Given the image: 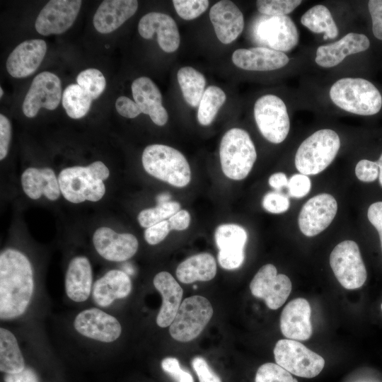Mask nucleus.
Segmentation results:
<instances>
[{
  "instance_id": "nucleus-50",
  "label": "nucleus",
  "mask_w": 382,
  "mask_h": 382,
  "mask_svg": "<svg viewBox=\"0 0 382 382\" xmlns=\"http://www.w3.org/2000/svg\"><path fill=\"white\" fill-rule=\"evenodd\" d=\"M11 137V125L9 120L0 115V159L3 160L8 154Z\"/></svg>"
},
{
  "instance_id": "nucleus-51",
  "label": "nucleus",
  "mask_w": 382,
  "mask_h": 382,
  "mask_svg": "<svg viewBox=\"0 0 382 382\" xmlns=\"http://www.w3.org/2000/svg\"><path fill=\"white\" fill-rule=\"evenodd\" d=\"M170 230L183 231L190 223V213L185 209L179 210L168 219Z\"/></svg>"
},
{
  "instance_id": "nucleus-35",
  "label": "nucleus",
  "mask_w": 382,
  "mask_h": 382,
  "mask_svg": "<svg viewBox=\"0 0 382 382\" xmlns=\"http://www.w3.org/2000/svg\"><path fill=\"white\" fill-rule=\"evenodd\" d=\"M92 98L77 83L67 86L62 93V105L72 119L83 117L89 111Z\"/></svg>"
},
{
  "instance_id": "nucleus-17",
  "label": "nucleus",
  "mask_w": 382,
  "mask_h": 382,
  "mask_svg": "<svg viewBox=\"0 0 382 382\" xmlns=\"http://www.w3.org/2000/svg\"><path fill=\"white\" fill-rule=\"evenodd\" d=\"M75 329L82 335L103 342H111L120 335L119 321L103 311L93 308L79 313L74 320Z\"/></svg>"
},
{
  "instance_id": "nucleus-15",
  "label": "nucleus",
  "mask_w": 382,
  "mask_h": 382,
  "mask_svg": "<svg viewBox=\"0 0 382 382\" xmlns=\"http://www.w3.org/2000/svg\"><path fill=\"white\" fill-rule=\"evenodd\" d=\"M81 4L80 0L50 1L36 18V31L42 35L64 33L74 23Z\"/></svg>"
},
{
  "instance_id": "nucleus-57",
  "label": "nucleus",
  "mask_w": 382,
  "mask_h": 382,
  "mask_svg": "<svg viewBox=\"0 0 382 382\" xmlns=\"http://www.w3.org/2000/svg\"><path fill=\"white\" fill-rule=\"evenodd\" d=\"M3 94H4V91H3L2 88L1 87L0 88V96H1V98L2 97Z\"/></svg>"
},
{
  "instance_id": "nucleus-8",
  "label": "nucleus",
  "mask_w": 382,
  "mask_h": 382,
  "mask_svg": "<svg viewBox=\"0 0 382 382\" xmlns=\"http://www.w3.org/2000/svg\"><path fill=\"white\" fill-rule=\"evenodd\" d=\"M255 43L282 52L294 48L299 39L295 23L288 16H259L252 25Z\"/></svg>"
},
{
  "instance_id": "nucleus-22",
  "label": "nucleus",
  "mask_w": 382,
  "mask_h": 382,
  "mask_svg": "<svg viewBox=\"0 0 382 382\" xmlns=\"http://www.w3.org/2000/svg\"><path fill=\"white\" fill-rule=\"evenodd\" d=\"M209 19L217 38L224 44H230L242 33L243 15L231 1L222 0L210 8Z\"/></svg>"
},
{
  "instance_id": "nucleus-45",
  "label": "nucleus",
  "mask_w": 382,
  "mask_h": 382,
  "mask_svg": "<svg viewBox=\"0 0 382 382\" xmlns=\"http://www.w3.org/2000/svg\"><path fill=\"white\" fill-rule=\"evenodd\" d=\"M357 178L364 183H371L376 180L379 175V168L377 161L367 159L359 161L355 167Z\"/></svg>"
},
{
  "instance_id": "nucleus-12",
  "label": "nucleus",
  "mask_w": 382,
  "mask_h": 382,
  "mask_svg": "<svg viewBox=\"0 0 382 382\" xmlns=\"http://www.w3.org/2000/svg\"><path fill=\"white\" fill-rule=\"evenodd\" d=\"M291 288L290 279L285 274H277V268L272 264L263 265L250 284L253 296L263 299L272 310L278 309L285 303Z\"/></svg>"
},
{
  "instance_id": "nucleus-30",
  "label": "nucleus",
  "mask_w": 382,
  "mask_h": 382,
  "mask_svg": "<svg viewBox=\"0 0 382 382\" xmlns=\"http://www.w3.org/2000/svg\"><path fill=\"white\" fill-rule=\"evenodd\" d=\"M92 286V270L89 260L83 256L73 258L65 277V289L72 301L82 302L90 295Z\"/></svg>"
},
{
  "instance_id": "nucleus-10",
  "label": "nucleus",
  "mask_w": 382,
  "mask_h": 382,
  "mask_svg": "<svg viewBox=\"0 0 382 382\" xmlns=\"http://www.w3.org/2000/svg\"><path fill=\"white\" fill-rule=\"evenodd\" d=\"M254 117L262 135L273 144L282 143L287 137L290 121L284 101L273 94L259 98L254 105Z\"/></svg>"
},
{
  "instance_id": "nucleus-49",
  "label": "nucleus",
  "mask_w": 382,
  "mask_h": 382,
  "mask_svg": "<svg viewBox=\"0 0 382 382\" xmlns=\"http://www.w3.org/2000/svg\"><path fill=\"white\" fill-rule=\"evenodd\" d=\"M115 108L120 115L127 118H134L142 113L136 102L126 96L116 100Z\"/></svg>"
},
{
  "instance_id": "nucleus-36",
  "label": "nucleus",
  "mask_w": 382,
  "mask_h": 382,
  "mask_svg": "<svg viewBox=\"0 0 382 382\" xmlns=\"http://www.w3.org/2000/svg\"><path fill=\"white\" fill-rule=\"evenodd\" d=\"M226 99L225 93L219 87L210 86L205 90L197 111V120L204 126L210 125Z\"/></svg>"
},
{
  "instance_id": "nucleus-43",
  "label": "nucleus",
  "mask_w": 382,
  "mask_h": 382,
  "mask_svg": "<svg viewBox=\"0 0 382 382\" xmlns=\"http://www.w3.org/2000/svg\"><path fill=\"white\" fill-rule=\"evenodd\" d=\"M162 369L176 382H194L193 377L181 369L179 361L175 357H166L161 361Z\"/></svg>"
},
{
  "instance_id": "nucleus-23",
  "label": "nucleus",
  "mask_w": 382,
  "mask_h": 382,
  "mask_svg": "<svg viewBox=\"0 0 382 382\" xmlns=\"http://www.w3.org/2000/svg\"><path fill=\"white\" fill-rule=\"evenodd\" d=\"M232 61L237 67L244 70L265 71L284 67L289 59L284 52L265 47H256L235 50Z\"/></svg>"
},
{
  "instance_id": "nucleus-33",
  "label": "nucleus",
  "mask_w": 382,
  "mask_h": 382,
  "mask_svg": "<svg viewBox=\"0 0 382 382\" xmlns=\"http://www.w3.org/2000/svg\"><path fill=\"white\" fill-rule=\"evenodd\" d=\"M303 25L316 33H324L323 39H334L338 28L329 9L321 4L309 8L301 18Z\"/></svg>"
},
{
  "instance_id": "nucleus-16",
  "label": "nucleus",
  "mask_w": 382,
  "mask_h": 382,
  "mask_svg": "<svg viewBox=\"0 0 382 382\" xmlns=\"http://www.w3.org/2000/svg\"><path fill=\"white\" fill-rule=\"evenodd\" d=\"M214 239L219 248L217 257L220 266L229 270L240 267L245 258L246 231L237 224H221L215 231Z\"/></svg>"
},
{
  "instance_id": "nucleus-47",
  "label": "nucleus",
  "mask_w": 382,
  "mask_h": 382,
  "mask_svg": "<svg viewBox=\"0 0 382 382\" xmlns=\"http://www.w3.org/2000/svg\"><path fill=\"white\" fill-rule=\"evenodd\" d=\"M170 231L168 221L164 220L147 228L144 231V238L149 244L156 245L164 240Z\"/></svg>"
},
{
  "instance_id": "nucleus-40",
  "label": "nucleus",
  "mask_w": 382,
  "mask_h": 382,
  "mask_svg": "<svg viewBox=\"0 0 382 382\" xmlns=\"http://www.w3.org/2000/svg\"><path fill=\"white\" fill-rule=\"evenodd\" d=\"M300 0H258V11L266 16H286L301 4Z\"/></svg>"
},
{
  "instance_id": "nucleus-13",
  "label": "nucleus",
  "mask_w": 382,
  "mask_h": 382,
  "mask_svg": "<svg viewBox=\"0 0 382 382\" xmlns=\"http://www.w3.org/2000/svg\"><path fill=\"white\" fill-rule=\"evenodd\" d=\"M62 98L59 78L50 71H42L33 80L23 103V114L34 117L40 108L53 110Z\"/></svg>"
},
{
  "instance_id": "nucleus-32",
  "label": "nucleus",
  "mask_w": 382,
  "mask_h": 382,
  "mask_svg": "<svg viewBox=\"0 0 382 382\" xmlns=\"http://www.w3.org/2000/svg\"><path fill=\"white\" fill-rule=\"evenodd\" d=\"M25 361L16 338L9 330L0 329V370L6 374L20 373Z\"/></svg>"
},
{
  "instance_id": "nucleus-39",
  "label": "nucleus",
  "mask_w": 382,
  "mask_h": 382,
  "mask_svg": "<svg viewBox=\"0 0 382 382\" xmlns=\"http://www.w3.org/2000/svg\"><path fill=\"white\" fill-rule=\"evenodd\" d=\"M255 382H298V381L282 366L270 362L258 368Z\"/></svg>"
},
{
  "instance_id": "nucleus-5",
  "label": "nucleus",
  "mask_w": 382,
  "mask_h": 382,
  "mask_svg": "<svg viewBox=\"0 0 382 382\" xmlns=\"http://www.w3.org/2000/svg\"><path fill=\"white\" fill-rule=\"evenodd\" d=\"M219 157L224 174L230 179L241 180L252 170L257 153L248 133L240 128H232L221 139Z\"/></svg>"
},
{
  "instance_id": "nucleus-59",
  "label": "nucleus",
  "mask_w": 382,
  "mask_h": 382,
  "mask_svg": "<svg viewBox=\"0 0 382 382\" xmlns=\"http://www.w3.org/2000/svg\"><path fill=\"white\" fill-rule=\"evenodd\" d=\"M194 289H197V286L195 285V286H194Z\"/></svg>"
},
{
  "instance_id": "nucleus-18",
  "label": "nucleus",
  "mask_w": 382,
  "mask_h": 382,
  "mask_svg": "<svg viewBox=\"0 0 382 382\" xmlns=\"http://www.w3.org/2000/svg\"><path fill=\"white\" fill-rule=\"evenodd\" d=\"M93 243L98 253L105 260L122 262L137 253L139 243L131 233H118L110 228H98L93 233Z\"/></svg>"
},
{
  "instance_id": "nucleus-42",
  "label": "nucleus",
  "mask_w": 382,
  "mask_h": 382,
  "mask_svg": "<svg viewBox=\"0 0 382 382\" xmlns=\"http://www.w3.org/2000/svg\"><path fill=\"white\" fill-rule=\"evenodd\" d=\"M263 208L272 214H281L289 209V198L277 192L267 193L262 199Z\"/></svg>"
},
{
  "instance_id": "nucleus-20",
  "label": "nucleus",
  "mask_w": 382,
  "mask_h": 382,
  "mask_svg": "<svg viewBox=\"0 0 382 382\" xmlns=\"http://www.w3.org/2000/svg\"><path fill=\"white\" fill-rule=\"evenodd\" d=\"M47 51L45 40L34 39L19 44L8 55L6 69L14 78H25L33 74L42 62Z\"/></svg>"
},
{
  "instance_id": "nucleus-46",
  "label": "nucleus",
  "mask_w": 382,
  "mask_h": 382,
  "mask_svg": "<svg viewBox=\"0 0 382 382\" xmlns=\"http://www.w3.org/2000/svg\"><path fill=\"white\" fill-rule=\"evenodd\" d=\"M192 366L199 382H222L220 377L213 371L203 357H194L192 360Z\"/></svg>"
},
{
  "instance_id": "nucleus-58",
  "label": "nucleus",
  "mask_w": 382,
  "mask_h": 382,
  "mask_svg": "<svg viewBox=\"0 0 382 382\" xmlns=\"http://www.w3.org/2000/svg\"><path fill=\"white\" fill-rule=\"evenodd\" d=\"M379 239H380V241H381V250H382V234L379 235Z\"/></svg>"
},
{
  "instance_id": "nucleus-60",
  "label": "nucleus",
  "mask_w": 382,
  "mask_h": 382,
  "mask_svg": "<svg viewBox=\"0 0 382 382\" xmlns=\"http://www.w3.org/2000/svg\"><path fill=\"white\" fill-rule=\"evenodd\" d=\"M381 310H382V303H381Z\"/></svg>"
},
{
  "instance_id": "nucleus-26",
  "label": "nucleus",
  "mask_w": 382,
  "mask_h": 382,
  "mask_svg": "<svg viewBox=\"0 0 382 382\" xmlns=\"http://www.w3.org/2000/svg\"><path fill=\"white\" fill-rule=\"evenodd\" d=\"M138 5L136 0L103 1L94 14V28L103 34L113 32L136 13Z\"/></svg>"
},
{
  "instance_id": "nucleus-29",
  "label": "nucleus",
  "mask_w": 382,
  "mask_h": 382,
  "mask_svg": "<svg viewBox=\"0 0 382 382\" xmlns=\"http://www.w3.org/2000/svg\"><path fill=\"white\" fill-rule=\"evenodd\" d=\"M131 290L129 277L123 271L112 270L95 282L93 298L98 306L106 307L115 299L127 296Z\"/></svg>"
},
{
  "instance_id": "nucleus-4",
  "label": "nucleus",
  "mask_w": 382,
  "mask_h": 382,
  "mask_svg": "<svg viewBox=\"0 0 382 382\" xmlns=\"http://www.w3.org/2000/svg\"><path fill=\"white\" fill-rule=\"evenodd\" d=\"M141 161L149 175L173 186L183 187L191 180L187 159L178 150L169 146H147L143 151Z\"/></svg>"
},
{
  "instance_id": "nucleus-7",
  "label": "nucleus",
  "mask_w": 382,
  "mask_h": 382,
  "mask_svg": "<svg viewBox=\"0 0 382 382\" xmlns=\"http://www.w3.org/2000/svg\"><path fill=\"white\" fill-rule=\"evenodd\" d=\"M212 316L213 308L207 299L202 296L187 297L181 303L169 332L177 341H191L202 332Z\"/></svg>"
},
{
  "instance_id": "nucleus-25",
  "label": "nucleus",
  "mask_w": 382,
  "mask_h": 382,
  "mask_svg": "<svg viewBox=\"0 0 382 382\" xmlns=\"http://www.w3.org/2000/svg\"><path fill=\"white\" fill-rule=\"evenodd\" d=\"M134 100L142 113L149 115L154 124L163 126L168 115L162 105V96L156 85L149 78L141 76L132 83Z\"/></svg>"
},
{
  "instance_id": "nucleus-19",
  "label": "nucleus",
  "mask_w": 382,
  "mask_h": 382,
  "mask_svg": "<svg viewBox=\"0 0 382 382\" xmlns=\"http://www.w3.org/2000/svg\"><path fill=\"white\" fill-rule=\"evenodd\" d=\"M138 31L144 39L152 38L157 33L158 43L166 52H173L180 45V33L175 21L168 15L151 12L139 21Z\"/></svg>"
},
{
  "instance_id": "nucleus-53",
  "label": "nucleus",
  "mask_w": 382,
  "mask_h": 382,
  "mask_svg": "<svg viewBox=\"0 0 382 382\" xmlns=\"http://www.w3.org/2000/svg\"><path fill=\"white\" fill-rule=\"evenodd\" d=\"M5 382H39L35 373L29 368H25L23 371L17 374H6Z\"/></svg>"
},
{
  "instance_id": "nucleus-56",
  "label": "nucleus",
  "mask_w": 382,
  "mask_h": 382,
  "mask_svg": "<svg viewBox=\"0 0 382 382\" xmlns=\"http://www.w3.org/2000/svg\"><path fill=\"white\" fill-rule=\"evenodd\" d=\"M379 168L378 180L381 186L382 187V154L377 161Z\"/></svg>"
},
{
  "instance_id": "nucleus-24",
  "label": "nucleus",
  "mask_w": 382,
  "mask_h": 382,
  "mask_svg": "<svg viewBox=\"0 0 382 382\" xmlns=\"http://www.w3.org/2000/svg\"><path fill=\"white\" fill-rule=\"evenodd\" d=\"M369 46V40L365 35L349 33L337 42L320 46L316 50L315 60L322 67H333L347 56L364 52Z\"/></svg>"
},
{
  "instance_id": "nucleus-44",
  "label": "nucleus",
  "mask_w": 382,
  "mask_h": 382,
  "mask_svg": "<svg viewBox=\"0 0 382 382\" xmlns=\"http://www.w3.org/2000/svg\"><path fill=\"white\" fill-rule=\"evenodd\" d=\"M287 187L290 196L301 198L309 192L311 188V182L306 175L298 173L289 178Z\"/></svg>"
},
{
  "instance_id": "nucleus-21",
  "label": "nucleus",
  "mask_w": 382,
  "mask_h": 382,
  "mask_svg": "<svg viewBox=\"0 0 382 382\" xmlns=\"http://www.w3.org/2000/svg\"><path fill=\"white\" fill-rule=\"evenodd\" d=\"M311 308L308 301L297 298L284 308L280 329L284 337L294 340H307L312 335Z\"/></svg>"
},
{
  "instance_id": "nucleus-55",
  "label": "nucleus",
  "mask_w": 382,
  "mask_h": 382,
  "mask_svg": "<svg viewBox=\"0 0 382 382\" xmlns=\"http://www.w3.org/2000/svg\"><path fill=\"white\" fill-rule=\"evenodd\" d=\"M170 199V195L168 193H162L159 195L157 197L158 204L169 202Z\"/></svg>"
},
{
  "instance_id": "nucleus-27",
  "label": "nucleus",
  "mask_w": 382,
  "mask_h": 382,
  "mask_svg": "<svg viewBox=\"0 0 382 382\" xmlns=\"http://www.w3.org/2000/svg\"><path fill=\"white\" fill-rule=\"evenodd\" d=\"M154 285L162 296V305L156 317L161 328L171 325L181 304L183 290L168 272H161L154 278Z\"/></svg>"
},
{
  "instance_id": "nucleus-31",
  "label": "nucleus",
  "mask_w": 382,
  "mask_h": 382,
  "mask_svg": "<svg viewBox=\"0 0 382 382\" xmlns=\"http://www.w3.org/2000/svg\"><path fill=\"white\" fill-rule=\"evenodd\" d=\"M216 274V260L207 253H199L187 258L180 263L176 269L177 278L185 284L196 281H210Z\"/></svg>"
},
{
  "instance_id": "nucleus-2",
  "label": "nucleus",
  "mask_w": 382,
  "mask_h": 382,
  "mask_svg": "<svg viewBox=\"0 0 382 382\" xmlns=\"http://www.w3.org/2000/svg\"><path fill=\"white\" fill-rule=\"evenodd\" d=\"M110 175L108 167L100 161L87 166H72L61 170L59 184L63 197L78 204L86 200L99 201L105 195L103 180Z\"/></svg>"
},
{
  "instance_id": "nucleus-54",
  "label": "nucleus",
  "mask_w": 382,
  "mask_h": 382,
  "mask_svg": "<svg viewBox=\"0 0 382 382\" xmlns=\"http://www.w3.org/2000/svg\"><path fill=\"white\" fill-rule=\"evenodd\" d=\"M268 182L272 187L279 190L283 187H287L289 180L284 173H276L270 177Z\"/></svg>"
},
{
  "instance_id": "nucleus-52",
  "label": "nucleus",
  "mask_w": 382,
  "mask_h": 382,
  "mask_svg": "<svg viewBox=\"0 0 382 382\" xmlns=\"http://www.w3.org/2000/svg\"><path fill=\"white\" fill-rule=\"evenodd\" d=\"M367 217L378 234H382V202H376L369 206Z\"/></svg>"
},
{
  "instance_id": "nucleus-37",
  "label": "nucleus",
  "mask_w": 382,
  "mask_h": 382,
  "mask_svg": "<svg viewBox=\"0 0 382 382\" xmlns=\"http://www.w3.org/2000/svg\"><path fill=\"white\" fill-rule=\"evenodd\" d=\"M180 209V204L174 201L158 204L153 208L145 209L138 214L137 219L141 226L149 228L169 219Z\"/></svg>"
},
{
  "instance_id": "nucleus-28",
  "label": "nucleus",
  "mask_w": 382,
  "mask_h": 382,
  "mask_svg": "<svg viewBox=\"0 0 382 382\" xmlns=\"http://www.w3.org/2000/svg\"><path fill=\"white\" fill-rule=\"evenodd\" d=\"M21 182L23 192L33 199H38L44 195L54 201L61 193L59 180L50 168H28L22 173Z\"/></svg>"
},
{
  "instance_id": "nucleus-9",
  "label": "nucleus",
  "mask_w": 382,
  "mask_h": 382,
  "mask_svg": "<svg viewBox=\"0 0 382 382\" xmlns=\"http://www.w3.org/2000/svg\"><path fill=\"white\" fill-rule=\"evenodd\" d=\"M276 364L295 376L311 378L318 376L325 366L324 359L301 342L284 339L274 348Z\"/></svg>"
},
{
  "instance_id": "nucleus-48",
  "label": "nucleus",
  "mask_w": 382,
  "mask_h": 382,
  "mask_svg": "<svg viewBox=\"0 0 382 382\" xmlns=\"http://www.w3.org/2000/svg\"><path fill=\"white\" fill-rule=\"evenodd\" d=\"M368 8L372 21V31L374 36L382 40V0H370Z\"/></svg>"
},
{
  "instance_id": "nucleus-1",
  "label": "nucleus",
  "mask_w": 382,
  "mask_h": 382,
  "mask_svg": "<svg viewBox=\"0 0 382 382\" xmlns=\"http://www.w3.org/2000/svg\"><path fill=\"white\" fill-rule=\"evenodd\" d=\"M33 291L31 264L28 257L15 249L0 255V318L10 320L21 316L27 308Z\"/></svg>"
},
{
  "instance_id": "nucleus-34",
  "label": "nucleus",
  "mask_w": 382,
  "mask_h": 382,
  "mask_svg": "<svg viewBox=\"0 0 382 382\" xmlns=\"http://www.w3.org/2000/svg\"><path fill=\"white\" fill-rule=\"evenodd\" d=\"M177 78L186 103L192 107L199 105L205 91L204 75L191 66H183L178 71Z\"/></svg>"
},
{
  "instance_id": "nucleus-14",
  "label": "nucleus",
  "mask_w": 382,
  "mask_h": 382,
  "mask_svg": "<svg viewBox=\"0 0 382 382\" xmlns=\"http://www.w3.org/2000/svg\"><path fill=\"white\" fill-rule=\"evenodd\" d=\"M337 211L335 198L328 193L317 195L303 206L298 219L299 227L308 237L316 236L331 224Z\"/></svg>"
},
{
  "instance_id": "nucleus-11",
  "label": "nucleus",
  "mask_w": 382,
  "mask_h": 382,
  "mask_svg": "<svg viewBox=\"0 0 382 382\" xmlns=\"http://www.w3.org/2000/svg\"><path fill=\"white\" fill-rule=\"evenodd\" d=\"M330 265L337 281L347 289L360 288L366 280V269L359 248L353 241H344L333 248Z\"/></svg>"
},
{
  "instance_id": "nucleus-38",
  "label": "nucleus",
  "mask_w": 382,
  "mask_h": 382,
  "mask_svg": "<svg viewBox=\"0 0 382 382\" xmlns=\"http://www.w3.org/2000/svg\"><path fill=\"white\" fill-rule=\"evenodd\" d=\"M76 83L87 92L93 100L97 99L106 86L105 76L96 69H88L81 71L76 77Z\"/></svg>"
},
{
  "instance_id": "nucleus-41",
  "label": "nucleus",
  "mask_w": 382,
  "mask_h": 382,
  "mask_svg": "<svg viewBox=\"0 0 382 382\" xmlns=\"http://www.w3.org/2000/svg\"><path fill=\"white\" fill-rule=\"evenodd\" d=\"M207 0H174L173 4L178 16L190 21L199 17L209 6Z\"/></svg>"
},
{
  "instance_id": "nucleus-3",
  "label": "nucleus",
  "mask_w": 382,
  "mask_h": 382,
  "mask_svg": "<svg viewBox=\"0 0 382 382\" xmlns=\"http://www.w3.org/2000/svg\"><path fill=\"white\" fill-rule=\"evenodd\" d=\"M330 97L341 109L359 115H373L382 107V96L377 88L362 78H342L331 86Z\"/></svg>"
},
{
  "instance_id": "nucleus-6",
  "label": "nucleus",
  "mask_w": 382,
  "mask_h": 382,
  "mask_svg": "<svg viewBox=\"0 0 382 382\" xmlns=\"http://www.w3.org/2000/svg\"><path fill=\"white\" fill-rule=\"evenodd\" d=\"M340 147L338 134L330 129H320L299 146L295 156L296 169L304 175H316L335 159Z\"/></svg>"
}]
</instances>
